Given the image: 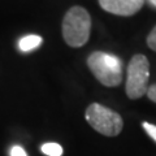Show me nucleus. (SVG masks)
<instances>
[{"mask_svg":"<svg viewBox=\"0 0 156 156\" xmlns=\"http://www.w3.org/2000/svg\"><path fill=\"white\" fill-rule=\"evenodd\" d=\"M42 152L43 154H46L47 156H61L62 155V147L60 144H57V143H44L42 146Z\"/></svg>","mask_w":156,"mask_h":156,"instance_id":"obj_7","label":"nucleus"},{"mask_svg":"<svg viewBox=\"0 0 156 156\" xmlns=\"http://www.w3.org/2000/svg\"><path fill=\"white\" fill-rule=\"evenodd\" d=\"M87 66L96 80L107 87H116L122 82V62L115 55L95 51L87 58Z\"/></svg>","mask_w":156,"mask_h":156,"instance_id":"obj_2","label":"nucleus"},{"mask_svg":"<svg viewBox=\"0 0 156 156\" xmlns=\"http://www.w3.org/2000/svg\"><path fill=\"white\" fill-rule=\"evenodd\" d=\"M147 96H148V99L151 101H154V103H156V83L155 85H151L148 87V90H147Z\"/></svg>","mask_w":156,"mask_h":156,"instance_id":"obj_11","label":"nucleus"},{"mask_svg":"<svg viewBox=\"0 0 156 156\" xmlns=\"http://www.w3.org/2000/svg\"><path fill=\"white\" fill-rule=\"evenodd\" d=\"M11 156H27V154L21 146H13L11 150Z\"/></svg>","mask_w":156,"mask_h":156,"instance_id":"obj_10","label":"nucleus"},{"mask_svg":"<svg viewBox=\"0 0 156 156\" xmlns=\"http://www.w3.org/2000/svg\"><path fill=\"white\" fill-rule=\"evenodd\" d=\"M91 17L83 7L74 5L62 20V38L68 46L78 48L85 46L90 38Z\"/></svg>","mask_w":156,"mask_h":156,"instance_id":"obj_1","label":"nucleus"},{"mask_svg":"<svg viewBox=\"0 0 156 156\" xmlns=\"http://www.w3.org/2000/svg\"><path fill=\"white\" fill-rule=\"evenodd\" d=\"M144 2L146 0H99V4L105 12L129 17L140 11Z\"/></svg>","mask_w":156,"mask_h":156,"instance_id":"obj_5","label":"nucleus"},{"mask_svg":"<svg viewBox=\"0 0 156 156\" xmlns=\"http://www.w3.org/2000/svg\"><path fill=\"white\" fill-rule=\"evenodd\" d=\"M150 78V62L144 55H134L128 65L125 91L130 99H139L147 94Z\"/></svg>","mask_w":156,"mask_h":156,"instance_id":"obj_4","label":"nucleus"},{"mask_svg":"<svg viewBox=\"0 0 156 156\" xmlns=\"http://www.w3.org/2000/svg\"><path fill=\"white\" fill-rule=\"evenodd\" d=\"M85 117L92 129L105 136H117L124 128L122 117L99 103H92L87 107Z\"/></svg>","mask_w":156,"mask_h":156,"instance_id":"obj_3","label":"nucleus"},{"mask_svg":"<svg viewBox=\"0 0 156 156\" xmlns=\"http://www.w3.org/2000/svg\"><path fill=\"white\" fill-rule=\"evenodd\" d=\"M142 126H143V129L146 130V133H147L151 138L156 142V125H152L150 122H143Z\"/></svg>","mask_w":156,"mask_h":156,"instance_id":"obj_9","label":"nucleus"},{"mask_svg":"<svg viewBox=\"0 0 156 156\" xmlns=\"http://www.w3.org/2000/svg\"><path fill=\"white\" fill-rule=\"evenodd\" d=\"M148 2L151 3V5H154V7H156V0H148Z\"/></svg>","mask_w":156,"mask_h":156,"instance_id":"obj_12","label":"nucleus"},{"mask_svg":"<svg viewBox=\"0 0 156 156\" xmlns=\"http://www.w3.org/2000/svg\"><path fill=\"white\" fill-rule=\"evenodd\" d=\"M43 43V38L39 35H26L20 39L18 42V48L22 52H29L38 48Z\"/></svg>","mask_w":156,"mask_h":156,"instance_id":"obj_6","label":"nucleus"},{"mask_svg":"<svg viewBox=\"0 0 156 156\" xmlns=\"http://www.w3.org/2000/svg\"><path fill=\"white\" fill-rule=\"evenodd\" d=\"M147 46L151 48L152 51L156 52V26L151 30V33L147 37Z\"/></svg>","mask_w":156,"mask_h":156,"instance_id":"obj_8","label":"nucleus"}]
</instances>
